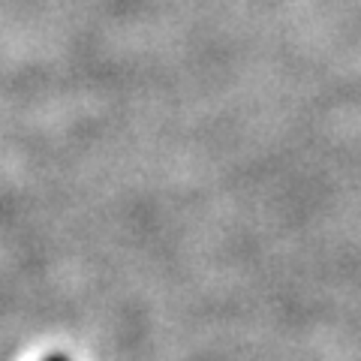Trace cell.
I'll use <instances>...</instances> for the list:
<instances>
[{
    "label": "cell",
    "mask_w": 361,
    "mask_h": 361,
    "mask_svg": "<svg viewBox=\"0 0 361 361\" xmlns=\"http://www.w3.org/2000/svg\"><path fill=\"white\" fill-rule=\"evenodd\" d=\"M42 361H70L66 355H49V358H42Z\"/></svg>",
    "instance_id": "1"
}]
</instances>
